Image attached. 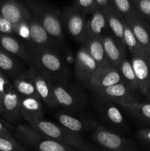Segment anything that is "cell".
Listing matches in <instances>:
<instances>
[{"label": "cell", "instance_id": "1", "mask_svg": "<svg viewBox=\"0 0 150 151\" xmlns=\"http://www.w3.org/2000/svg\"><path fill=\"white\" fill-rule=\"evenodd\" d=\"M32 68L53 81H65L68 72L65 60L49 47L28 49Z\"/></svg>", "mask_w": 150, "mask_h": 151}, {"label": "cell", "instance_id": "2", "mask_svg": "<svg viewBox=\"0 0 150 151\" xmlns=\"http://www.w3.org/2000/svg\"><path fill=\"white\" fill-rule=\"evenodd\" d=\"M25 6L57 43L64 41L63 24L60 13L54 7L43 0H24Z\"/></svg>", "mask_w": 150, "mask_h": 151}, {"label": "cell", "instance_id": "3", "mask_svg": "<svg viewBox=\"0 0 150 151\" xmlns=\"http://www.w3.org/2000/svg\"><path fill=\"white\" fill-rule=\"evenodd\" d=\"M15 138L23 146L35 151H76L44 135L29 124L19 125L14 131Z\"/></svg>", "mask_w": 150, "mask_h": 151}, {"label": "cell", "instance_id": "4", "mask_svg": "<svg viewBox=\"0 0 150 151\" xmlns=\"http://www.w3.org/2000/svg\"><path fill=\"white\" fill-rule=\"evenodd\" d=\"M29 125L44 135L76 151H94L80 134L72 132L54 122L43 119L35 121Z\"/></svg>", "mask_w": 150, "mask_h": 151}, {"label": "cell", "instance_id": "5", "mask_svg": "<svg viewBox=\"0 0 150 151\" xmlns=\"http://www.w3.org/2000/svg\"><path fill=\"white\" fill-rule=\"evenodd\" d=\"M53 92L57 107L76 110L82 109L86 103L85 93L65 81H53Z\"/></svg>", "mask_w": 150, "mask_h": 151}, {"label": "cell", "instance_id": "6", "mask_svg": "<svg viewBox=\"0 0 150 151\" xmlns=\"http://www.w3.org/2000/svg\"><path fill=\"white\" fill-rule=\"evenodd\" d=\"M91 138L107 151H137L124 137L101 125L93 131Z\"/></svg>", "mask_w": 150, "mask_h": 151}, {"label": "cell", "instance_id": "7", "mask_svg": "<svg viewBox=\"0 0 150 151\" xmlns=\"http://www.w3.org/2000/svg\"><path fill=\"white\" fill-rule=\"evenodd\" d=\"M121 82L122 80L118 67L112 66H99L83 85L95 93Z\"/></svg>", "mask_w": 150, "mask_h": 151}, {"label": "cell", "instance_id": "8", "mask_svg": "<svg viewBox=\"0 0 150 151\" xmlns=\"http://www.w3.org/2000/svg\"><path fill=\"white\" fill-rule=\"evenodd\" d=\"M65 27L71 36L83 42L86 33L87 21L85 14L74 5L65 9L63 14Z\"/></svg>", "mask_w": 150, "mask_h": 151}, {"label": "cell", "instance_id": "9", "mask_svg": "<svg viewBox=\"0 0 150 151\" xmlns=\"http://www.w3.org/2000/svg\"><path fill=\"white\" fill-rule=\"evenodd\" d=\"M95 94L99 100L117 103L123 108L138 102L134 93L122 82L96 91Z\"/></svg>", "mask_w": 150, "mask_h": 151}, {"label": "cell", "instance_id": "10", "mask_svg": "<svg viewBox=\"0 0 150 151\" xmlns=\"http://www.w3.org/2000/svg\"><path fill=\"white\" fill-rule=\"evenodd\" d=\"M99 67L98 63L82 46L76 52L74 61V75L76 79L85 83Z\"/></svg>", "mask_w": 150, "mask_h": 151}, {"label": "cell", "instance_id": "11", "mask_svg": "<svg viewBox=\"0 0 150 151\" xmlns=\"http://www.w3.org/2000/svg\"><path fill=\"white\" fill-rule=\"evenodd\" d=\"M138 81L139 91L143 95H150V59L146 55H133L130 59Z\"/></svg>", "mask_w": 150, "mask_h": 151}, {"label": "cell", "instance_id": "12", "mask_svg": "<svg viewBox=\"0 0 150 151\" xmlns=\"http://www.w3.org/2000/svg\"><path fill=\"white\" fill-rule=\"evenodd\" d=\"M0 15L13 26L28 22L32 15L26 6L16 0H4L0 4Z\"/></svg>", "mask_w": 150, "mask_h": 151}, {"label": "cell", "instance_id": "13", "mask_svg": "<svg viewBox=\"0 0 150 151\" xmlns=\"http://www.w3.org/2000/svg\"><path fill=\"white\" fill-rule=\"evenodd\" d=\"M124 20L150 59V28L149 24L138 11L125 18Z\"/></svg>", "mask_w": 150, "mask_h": 151}, {"label": "cell", "instance_id": "14", "mask_svg": "<svg viewBox=\"0 0 150 151\" xmlns=\"http://www.w3.org/2000/svg\"><path fill=\"white\" fill-rule=\"evenodd\" d=\"M56 118L61 126L76 134L94 131L98 126L96 122L93 119L79 117L65 112L57 113Z\"/></svg>", "mask_w": 150, "mask_h": 151}, {"label": "cell", "instance_id": "15", "mask_svg": "<svg viewBox=\"0 0 150 151\" xmlns=\"http://www.w3.org/2000/svg\"><path fill=\"white\" fill-rule=\"evenodd\" d=\"M33 71L34 84L39 99L47 106L57 107L53 92V81L35 69H33Z\"/></svg>", "mask_w": 150, "mask_h": 151}, {"label": "cell", "instance_id": "16", "mask_svg": "<svg viewBox=\"0 0 150 151\" xmlns=\"http://www.w3.org/2000/svg\"><path fill=\"white\" fill-rule=\"evenodd\" d=\"M29 27V36H30V44L28 49L31 48H44L49 47L55 43L46 31L44 27L34 17L31 16L28 21Z\"/></svg>", "mask_w": 150, "mask_h": 151}, {"label": "cell", "instance_id": "17", "mask_svg": "<svg viewBox=\"0 0 150 151\" xmlns=\"http://www.w3.org/2000/svg\"><path fill=\"white\" fill-rule=\"evenodd\" d=\"M21 117L29 124L44 117L43 103L37 97H21L20 105Z\"/></svg>", "mask_w": 150, "mask_h": 151}, {"label": "cell", "instance_id": "18", "mask_svg": "<svg viewBox=\"0 0 150 151\" xmlns=\"http://www.w3.org/2000/svg\"><path fill=\"white\" fill-rule=\"evenodd\" d=\"M106 56L110 66L118 67L126 58L125 47L113 36L104 34L101 37Z\"/></svg>", "mask_w": 150, "mask_h": 151}, {"label": "cell", "instance_id": "19", "mask_svg": "<svg viewBox=\"0 0 150 151\" xmlns=\"http://www.w3.org/2000/svg\"><path fill=\"white\" fill-rule=\"evenodd\" d=\"M0 47L7 52L21 59L26 63L30 62L29 52L24 43L13 35L0 33Z\"/></svg>", "mask_w": 150, "mask_h": 151}, {"label": "cell", "instance_id": "20", "mask_svg": "<svg viewBox=\"0 0 150 151\" xmlns=\"http://www.w3.org/2000/svg\"><path fill=\"white\" fill-rule=\"evenodd\" d=\"M21 97L12 86L3 96L1 114L10 122H14L21 117L20 105Z\"/></svg>", "mask_w": 150, "mask_h": 151}, {"label": "cell", "instance_id": "21", "mask_svg": "<svg viewBox=\"0 0 150 151\" xmlns=\"http://www.w3.org/2000/svg\"><path fill=\"white\" fill-rule=\"evenodd\" d=\"M107 20V26L113 32V37L119 41L122 45L124 44V32L125 21L123 16L111 5L108 4L102 10Z\"/></svg>", "mask_w": 150, "mask_h": 151}, {"label": "cell", "instance_id": "22", "mask_svg": "<svg viewBox=\"0 0 150 151\" xmlns=\"http://www.w3.org/2000/svg\"><path fill=\"white\" fill-rule=\"evenodd\" d=\"M34 71L22 72L14 78L12 83L14 89L21 97H37L39 98L34 84Z\"/></svg>", "mask_w": 150, "mask_h": 151}, {"label": "cell", "instance_id": "23", "mask_svg": "<svg viewBox=\"0 0 150 151\" xmlns=\"http://www.w3.org/2000/svg\"><path fill=\"white\" fill-rule=\"evenodd\" d=\"M98 100L97 106L103 119L110 125L123 128L125 125L124 118L119 108L107 100Z\"/></svg>", "mask_w": 150, "mask_h": 151}, {"label": "cell", "instance_id": "24", "mask_svg": "<svg viewBox=\"0 0 150 151\" xmlns=\"http://www.w3.org/2000/svg\"><path fill=\"white\" fill-rule=\"evenodd\" d=\"M107 28L108 26L103 10H96L92 13L91 19L87 22L85 40L87 38H101L104 35V32Z\"/></svg>", "mask_w": 150, "mask_h": 151}, {"label": "cell", "instance_id": "25", "mask_svg": "<svg viewBox=\"0 0 150 151\" xmlns=\"http://www.w3.org/2000/svg\"><path fill=\"white\" fill-rule=\"evenodd\" d=\"M82 46L86 49L90 55L99 66H110L106 56L101 38H87L82 42Z\"/></svg>", "mask_w": 150, "mask_h": 151}, {"label": "cell", "instance_id": "26", "mask_svg": "<svg viewBox=\"0 0 150 151\" xmlns=\"http://www.w3.org/2000/svg\"><path fill=\"white\" fill-rule=\"evenodd\" d=\"M0 72L6 77L16 78L21 73V65L13 55L0 49Z\"/></svg>", "mask_w": 150, "mask_h": 151}, {"label": "cell", "instance_id": "27", "mask_svg": "<svg viewBox=\"0 0 150 151\" xmlns=\"http://www.w3.org/2000/svg\"><path fill=\"white\" fill-rule=\"evenodd\" d=\"M118 69L121 75L122 83H124L133 93L139 91L138 81L130 60L126 58L124 59L121 63L119 65Z\"/></svg>", "mask_w": 150, "mask_h": 151}, {"label": "cell", "instance_id": "28", "mask_svg": "<svg viewBox=\"0 0 150 151\" xmlns=\"http://www.w3.org/2000/svg\"><path fill=\"white\" fill-rule=\"evenodd\" d=\"M124 44L125 48L129 50L131 55H140L147 56L146 52L144 51L143 47L135 38L131 28L126 22L124 24Z\"/></svg>", "mask_w": 150, "mask_h": 151}, {"label": "cell", "instance_id": "29", "mask_svg": "<svg viewBox=\"0 0 150 151\" xmlns=\"http://www.w3.org/2000/svg\"><path fill=\"white\" fill-rule=\"evenodd\" d=\"M138 120L150 124V103H132L124 108Z\"/></svg>", "mask_w": 150, "mask_h": 151}, {"label": "cell", "instance_id": "30", "mask_svg": "<svg viewBox=\"0 0 150 151\" xmlns=\"http://www.w3.org/2000/svg\"><path fill=\"white\" fill-rule=\"evenodd\" d=\"M111 5L123 16L124 19L137 11L131 0H110Z\"/></svg>", "mask_w": 150, "mask_h": 151}, {"label": "cell", "instance_id": "31", "mask_svg": "<svg viewBox=\"0 0 150 151\" xmlns=\"http://www.w3.org/2000/svg\"><path fill=\"white\" fill-rule=\"evenodd\" d=\"M0 151H28L13 137L0 136Z\"/></svg>", "mask_w": 150, "mask_h": 151}, {"label": "cell", "instance_id": "32", "mask_svg": "<svg viewBox=\"0 0 150 151\" xmlns=\"http://www.w3.org/2000/svg\"><path fill=\"white\" fill-rule=\"evenodd\" d=\"M138 13L150 22V0H131Z\"/></svg>", "mask_w": 150, "mask_h": 151}, {"label": "cell", "instance_id": "33", "mask_svg": "<svg viewBox=\"0 0 150 151\" xmlns=\"http://www.w3.org/2000/svg\"><path fill=\"white\" fill-rule=\"evenodd\" d=\"M13 27V31H14V35H16L19 38H21V40L26 44L29 47L30 44V36H29V27L28 22H23L19 24L14 25Z\"/></svg>", "mask_w": 150, "mask_h": 151}, {"label": "cell", "instance_id": "34", "mask_svg": "<svg viewBox=\"0 0 150 151\" xmlns=\"http://www.w3.org/2000/svg\"><path fill=\"white\" fill-rule=\"evenodd\" d=\"M72 5L83 12L85 14H92L96 10L94 0H73Z\"/></svg>", "mask_w": 150, "mask_h": 151}, {"label": "cell", "instance_id": "35", "mask_svg": "<svg viewBox=\"0 0 150 151\" xmlns=\"http://www.w3.org/2000/svg\"><path fill=\"white\" fill-rule=\"evenodd\" d=\"M0 33L14 35L13 27L8 21L0 15Z\"/></svg>", "mask_w": 150, "mask_h": 151}, {"label": "cell", "instance_id": "36", "mask_svg": "<svg viewBox=\"0 0 150 151\" xmlns=\"http://www.w3.org/2000/svg\"><path fill=\"white\" fill-rule=\"evenodd\" d=\"M12 86L13 84L10 82L8 78L0 72V94L4 96V94L10 89Z\"/></svg>", "mask_w": 150, "mask_h": 151}, {"label": "cell", "instance_id": "37", "mask_svg": "<svg viewBox=\"0 0 150 151\" xmlns=\"http://www.w3.org/2000/svg\"><path fill=\"white\" fill-rule=\"evenodd\" d=\"M0 136L7 137H13V133L11 131V127H10L8 124L1 119H0Z\"/></svg>", "mask_w": 150, "mask_h": 151}, {"label": "cell", "instance_id": "38", "mask_svg": "<svg viewBox=\"0 0 150 151\" xmlns=\"http://www.w3.org/2000/svg\"><path fill=\"white\" fill-rule=\"evenodd\" d=\"M138 136L141 140L150 145V128H142L138 131Z\"/></svg>", "mask_w": 150, "mask_h": 151}, {"label": "cell", "instance_id": "39", "mask_svg": "<svg viewBox=\"0 0 150 151\" xmlns=\"http://www.w3.org/2000/svg\"><path fill=\"white\" fill-rule=\"evenodd\" d=\"M96 10H104L108 4H110V0H94Z\"/></svg>", "mask_w": 150, "mask_h": 151}, {"label": "cell", "instance_id": "40", "mask_svg": "<svg viewBox=\"0 0 150 151\" xmlns=\"http://www.w3.org/2000/svg\"><path fill=\"white\" fill-rule=\"evenodd\" d=\"M66 59L70 63H74V61H75V58H74V56L72 55V54L71 52H68L67 55H66Z\"/></svg>", "mask_w": 150, "mask_h": 151}, {"label": "cell", "instance_id": "41", "mask_svg": "<svg viewBox=\"0 0 150 151\" xmlns=\"http://www.w3.org/2000/svg\"><path fill=\"white\" fill-rule=\"evenodd\" d=\"M2 104H3V95L0 94V114L2 112Z\"/></svg>", "mask_w": 150, "mask_h": 151}, {"label": "cell", "instance_id": "42", "mask_svg": "<svg viewBox=\"0 0 150 151\" xmlns=\"http://www.w3.org/2000/svg\"><path fill=\"white\" fill-rule=\"evenodd\" d=\"M0 49H1V47H0Z\"/></svg>", "mask_w": 150, "mask_h": 151}, {"label": "cell", "instance_id": "43", "mask_svg": "<svg viewBox=\"0 0 150 151\" xmlns=\"http://www.w3.org/2000/svg\"><path fill=\"white\" fill-rule=\"evenodd\" d=\"M149 97H150V95H149Z\"/></svg>", "mask_w": 150, "mask_h": 151}]
</instances>
